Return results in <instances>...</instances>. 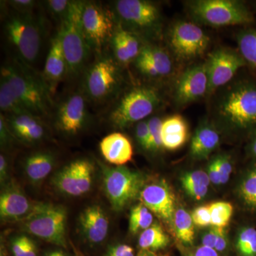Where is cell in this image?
<instances>
[{
	"label": "cell",
	"mask_w": 256,
	"mask_h": 256,
	"mask_svg": "<svg viewBox=\"0 0 256 256\" xmlns=\"http://www.w3.org/2000/svg\"><path fill=\"white\" fill-rule=\"evenodd\" d=\"M1 78L8 82L24 107L38 117L50 114L53 107L52 92L42 76L21 60H14L1 68Z\"/></svg>",
	"instance_id": "6da1fadb"
},
{
	"label": "cell",
	"mask_w": 256,
	"mask_h": 256,
	"mask_svg": "<svg viewBox=\"0 0 256 256\" xmlns=\"http://www.w3.org/2000/svg\"><path fill=\"white\" fill-rule=\"evenodd\" d=\"M217 117L229 127L239 130L256 129V82L240 80L223 92L215 111Z\"/></svg>",
	"instance_id": "7a4b0ae2"
},
{
	"label": "cell",
	"mask_w": 256,
	"mask_h": 256,
	"mask_svg": "<svg viewBox=\"0 0 256 256\" xmlns=\"http://www.w3.org/2000/svg\"><path fill=\"white\" fill-rule=\"evenodd\" d=\"M118 24L126 31L146 38H159L162 15L156 3L146 0H118L112 9Z\"/></svg>",
	"instance_id": "3957f363"
},
{
	"label": "cell",
	"mask_w": 256,
	"mask_h": 256,
	"mask_svg": "<svg viewBox=\"0 0 256 256\" xmlns=\"http://www.w3.org/2000/svg\"><path fill=\"white\" fill-rule=\"evenodd\" d=\"M159 89L150 85L134 86L124 92L111 109L108 120L114 127L124 129L144 120L161 105Z\"/></svg>",
	"instance_id": "277c9868"
},
{
	"label": "cell",
	"mask_w": 256,
	"mask_h": 256,
	"mask_svg": "<svg viewBox=\"0 0 256 256\" xmlns=\"http://www.w3.org/2000/svg\"><path fill=\"white\" fill-rule=\"evenodd\" d=\"M186 8L197 24L220 28L254 22L252 11L236 0H194L186 2Z\"/></svg>",
	"instance_id": "5b68a950"
},
{
	"label": "cell",
	"mask_w": 256,
	"mask_h": 256,
	"mask_svg": "<svg viewBox=\"0 0 256 256\" xmlns=\"http://www.w3.org/2000/svg\"><path fill=\"white\" fill-rule=\"evenodd\" d=\"M84 2L74 1L58 30L68 65V76L70 77L77 76L85 72L92 50L82 32V13Z\"/></svg>",
	"instance_id": "8992f818"
},
{
	"label": "cell",
	"mask_w": 256,
	"mask_h": 256,
	"mask_svg": "<svg viewBox=\"0 0 256 256\" xmlns=\"http://www.w3.org/2000/svg\"><path fill=\"white\" fill-rule=\"evenodd\" d=\"M41 18L33 12L14 13L5 22V33L18 52L20 60L30 66L34 63L41 50L43 28Z\"/></svg>",
	"instance_id": "52a82bcc"
},
{
	"label": "cell",
	"mask_w": 256,
	"mask_h": 256,
	"mask_svg": "<svg viewBox=\"0 0 256 256\" xmlns=\"http://www.w3.org/2000/svg\"><path fill=\"white\" fill-rule=\"evenodd\" d=\"M82 92L94 104H104L114 97L122 82L121 66L112 56L100 55L84 72Z\"/></svg>",
	"instance_id": "ba28073f"
},
{
	"label": "cell",
	"mask_w": 256,
	"mask_h": 256,
	"mask_svg": "<svg viewBox=\"0 0 256 256\" xmlns=\"http://www.w3.org/2000/svg\"><path fill=\"white\" fill-rule=\"evenodd\" d=\"M66 210L50 203H37L23 218V227L28 233L42 240L66 247Z\"/></svg>",
	"instance_id": "9c48e42d"
},
{
	"label": "cell",
	"mask_w": 256,
	"mask_h": 256,
	"mask_svg": "<svg viewBox=\"0 0 256 256\" xmlns=\"http://www.w3.org/2000/svg\"><path fill=\"white\" fill-rule=\"evenodd\" d=\"M102 172L104 192L116 212L124 210L139 197L146 184L144 175L126 166H102Z\"/></svg>",
	"instance_id": "30bf717a"
},
{
	"label": "cell",
	"mask_w": 256,
	"mask_h": 256,
	"mask_svg": "<svg viewBox=\"0 0 256 256\" xmlns=\"http://www.w3.org/2000/svg\"><path fill=\"white\" fill-rule=\"evenodd\" d=\"M82 32L92 50L102 55L110 44L118 24L112 10L95 2H84L82 13Z\"/></svg>",
	"instance_id": "8fae6325"
},
{
	"label": "cell",
	"mask_w": 256,
	"mask_h": 256,
	"mask_svg": "<svg viewBox=\"0 0 256 256\" xmlns=\"http://www.w3.org/2000/svg\"><path fill=\"white\" fill-rule=\"evenodd\" d=\"M210 43V36L195 22L178 21L168 31V45L180 62H191L201 56Z\"/></svg>",
	"instance_id": "7c38bea8"
},
{
	"label": "cell",
	"mask_w": 256,
	"mask_h": 256,
	"mask_svg": "<svg viewBox=\"0 0 256 256\" xmlns=\"http://www.w3.org/2000/svg\"><path fill=\"white\" fill-rule=\"evenodd\" d=\"M94 170V164L90 160H74L56 173L52 182L64 194L82 196L92 188Z\"/></svg>",
	"instance_id": "4fadbf2b"
},
{
	"label": "cell",
	"mask_w": 256,
	"mask_h": 256,
	"mask_svg": "<svg viewBox=\"0 0 256 256\" xmlns=\"http://www.w3.org/2000/svg\"><path fill=\"white\" fill-rule=\"evenodd\" d=\"M88 100L82 90L69 94L57 106L55 124L64 134L76 136L86 126L89 119Z\"/></svg>",
	"instance_id": "5bb4252c"
},
{
	"label": "cell",
	"mask_w": 256,
	"mask_h": 256,
	"mask_svg": "<svg viewBox=\"0 0 256 256\" xmlns=\"http://www.w3.org/2000/svg\"><path fill=\"white\" fill-rule=\"evenodd\" d=\"M208 78V94L224 86L232 80L237 72L246 63L238 52L218 48L208 55L206 62Z\"/></svg>",
	"instance_id": "9a60e30c"
},
{
	"label": "cell",
	"mask_w": 256,
	"mask_h": 256,
	"mask_svg": "<svg viewBox=\"0 0 256 256\" xmlns=\"http://www.w3.org/2000/svg\"><path fill=\"white\" fill-rule=\"evenodd\" d=\"M208 78L206 62L184 70L174 90V100L178 106H186L208 95Z\"/></svg>",
	"instance_id": "2e32d148"
},
{
	"label": "cell",
	"mask_w": 256,
	"mask_h": 256,
	"mask_svg": "<svg viewBox=\"0 0 256 256\" xmlns=\"http://www.w3.org/2000/svg\"><path fill=\"white\" fill-rule=\"evenodd\" d=\"M139 200L160 220L168 224L173 223L175 196L164 180L146 184L140 194Z\"/></svg>",
	"instance_id": "e0dca14e"
},
{
	"label": "cell",
	"mask_w": 256,
	"mask_h": 256,
	"mask_svg": "<svg viewBox=\"0 0 256 256\" xmlns=\"http://www.w3.org/2000/svg\"><path fill=\"white\" fill-rule=\"evenodd\" d=\"M134 63L138 72L142 76L156 80L171 75L174 66L171 56L166 50L149 43L143 44L140 53Z\"/></svg>",
	"instance_id": "ac0fdd59"
},
{
	"label": "cell",
	"mask_w": 256,
	"mask_h": 256,
	"mask_svg": "<svg viewBox=\"0 0 256 256\" xmlns=\"http://www.w3.org/2000/svg\"><path fill=\"white\" fill-rule=\"evenodd\" d=\"M42 76L52 95L54 94L58 82L68 76V65L58 32L50 42V50Z\"/></svg>",
	"instance_id": "d6986e66"
},
{
	"label": "cell",
	"mask_w": 256,
	"mask_h": 256,
	"mask_svg": "<svg viewBox=\"0 0 256 256\" xmlns=\"http://www.w3.org/2000/svg\"><path fill=\"white\" fill-rule=\"evenodd\" d=\"M8 124L16 139L26 144L41 142L46 131L41 118L30 112L8 116Z\"/></svg>",
	"instance_id": "ffe728a7"
},
{
	"label": "cell",
	"mask_w": 256,
	"mask_h": 256,
	"mask_svg": "<svg viewBox=\"0 0 256 256\" xmlns=\"http://www.w3.org/2000/svg\"><path fill=\"white\" fill-rule=\"evenodd\" d=\"M32 205L21 188L14 183L5 186L0 196V215L6 220H23Z\"/></svg>",
	"instance_id": "44dd1931"
},
{
	"label": "cell",
	"mask_w": 256,
	"mask_h": 256,
	"mask_svg": "<svg viewBox=\"0 0 256 256\" xmlns=\"http://www.w3.org/2000/svg\"><path fill=\"white\" fill-rule=\"evenodd\" d=\"M144 43L137 35L121 28L118 24L110 45L112 57L121 66H127L138 58Z\"/></svg>",
	"instance_id": "7402d4cb"
},
{
	"label": "cell",
	"mask_w": 256,
	"mask_h": 256,
	"mask_svg": "<svg viewBox=\"0 0 256 256\" xmlns=\"http://www.w3.org/2000/svg\"><path fill=\"white\" fill-rule=\"evenodd\" d=\"M82 235L92 244H100L107 237L109 220L104 210L98 205L88 206L79 218Z\"/></svg>",
	"instance_id": "603a6c76"
},
{
	"label": "cell",
	"mask_w": 256,
	"mask_h": 256,
	"mask_svg": "<svg viewBox=\"0 0 256 256\" xmlns=\"http://www.w3.org/2000/svg\"><path fill=\"white\" fill-rule=\"evenodd\" d=\"M101 154L108 162L122 166L132 160V143L122 133L116 132L106 136L100 142Z\"/></svg>",
	"instance_id": "cb8c5ba5"
},
{
	"label": "cell",
	"mask_w": 256,
	"mask_h": 256,
	"mask_svg": "<svg viewBox=\"0 0 256 256\" xmlns=\"http://www.w3.org/2000/svg\"><path fill=\"white\" fill-rule=\"evenodd\" d=\"M161 134L163 148L170 151L176 150L188 140V124L180 114L170 116L162 120Z\"/></svg>",
	"instance_id": "d4e9b609"
},
{
	"label": "cell",
	"mask_w": 256,
	"mask_h": 256,
	"mask_svg": "<svg viewBox=\"0 0 256 256\" xmlns=\"http://www.w3.org/2000/svg\"><path fill=\"white\" fill-rule=\"evenodd\" d=\"M220 136L214 127L207 122L200 124L192 137L190 154L198 160L205 159L216 149Z\"/></svg>",
	"instance_id": "484cf974"
},
{
	"label": "cell",
	"mask_w": 256,
	"mask_h": 256,
	"mask_svg": "<svg viewBox=\"0 0 256 256\" xmlns=\"http://www.w3.org/2000/svg\"><path fill=\"white\" fill-rule=\"evenodd\" d=\"M55 165V156L48 151H40L26 156L24 169L28 180L33 184L43 181L52 172Z\"/></svg>",
	"instance_id": "4316f807"
},
{
	"label": "cell",
	"mask_w": 256,
	"mask_h": 256,
	"mask_svg": "<svg viewBox=\"0 0 256 256\" xmlns=\"http://www.w3.org/2000/svg\"><path fill=\"white\" fill-rule=\"evenodd\" d=\"M170 237L159 224L154 223L143 230L138 239V246L142 250L156 252L169 245Z\"/></svg>",
	"instance_id": "83f0119b"
},
{
	"label": "cell",
	"mask_w": 256,
	"mask_h": 256,
	"mask_svg": "<svg viewBox=\"0 0 256 256\" xmlns=\"http://www.w3.org/2000/svg\"><path fill=\"white\" fill-rule=\"evenodd\" d=\"M236 38L239 53L246 65L256 70V28L240 30Z\"/></svg>",
	"instance_id": "f1b7e54d"
},
{
	"label": "cell",
	"mask_w": 256,
	"mask_h": 256,
	"mask_svg": "<svg viewBox=\"0 0 256 256\" xmlns=\"http://www.w3.org/2000/svg\"><path fill=\"white\" fill-rule=\"evenodd\" d=\"M175 233L180 242L186 245H191L194 240V224L192 215L184 208L175 212L174 220Z\"/></svg>",
	"instance_id": "f546056e"
},
{
	"label": "cell",
	"mask_w": 256,
	"mask_h": 256,
	"mask_svg": "<svg viewBox=\"0 0 256 256\" xmlns=\"http://www.w3.org/2000/svg\"><path fill=\"white\" fill-rule=\"evenodd\" d=\"M0 108L1 112L6 116L28 112L3 78H0Z\"/></svg>",
	"instance_id": "4dcf8cb0"
},
{
	"label": "cell",
	"mask_w": 256,
	"mask_h": 256,
	"mask_svg": "<svg viewBox=\"0 0 256 256\" xmlns=\"http://www.w3.org/2000/svg\"><path fill=\"white\" fill-rule=\"evenodd\" d=\"M153 214L142 203L131 208L129 217V230L132 234L143 232L153 224Z\"/></svg>",
	"instance_id": "1f68e13d"
},
{
	"label": "cell",
	"mask_w": 256,
	"mask_h": 256,
	"mask_svg": "<svg viewBox=\"0 0 256 256\" xmlns=\"http://www.w3.org/2000/svg\"><path fill=\"white\" fill-rule=\"evenodd\" d=\"M238 194L248 208L256 210V166L244 175L239 185Z\"/></svg>",
	"instance_id": "d6a6232c"
},
{
	"label": "cell",
	"mask_w": 256,
	"mask_h": 256,
	"mask_svg": "<svg viewBox=\"0 0 256 256\" xmlns=\"http://www.w3.org/2000/svg\"><path fill=\"white\" fill-rule=\"evenodd\" d=\"M210 226L225 228L233 214V206L228 202H216L210 204Z\"/></svg>",
	"instance_id": "836d02e7"
},
{
	"label": "cell",
	"mask_w": 256,
	"mask_h": 256,
	"mask_svg": "<svg viewBox=\"0 0 256 256\" xmlns=\"http://www.w3.org/2000/svg\"><path fill=\"white\" fill-rule=\"evenodd\" d=\"M236 246L240 256H256V229L242 228L237 236Z\"/></svg>",
	"instance_id": "e575fe53"
},
{
	"label": "cell",
	"mask_w": 256,
	"mask_h": 256,
	"mask_svg": "<svg viewBox=\"0 0 256 256\" xmlns=\"http://www.w3.org/2000/svg\"><path fill=\"white\" fill-rule=\"evenodd\" d=\"M12 252L14 256H37L34 242L26 235H20L12 240Z\"/></svg>",
	"instance_id": "d590c367"
},
{
	"label": "cell",
	"mask_w": 256,
	"mask_h": 256,
	"mask_svg": "<svg viewBox=\"0 0 256 256\" xmlns=\"http://www.w3.org/2000/svg\"><path fill=\"white\" fill-rule=\"evenodd\" d=\"M74 2V1L69 0H48L44 2V4L48 14L62 23L68 14Z\"/></svg>",
	"instance_id": "8d00e7d4"
},
{
	"label": "cell",
	"mask_w": 256,
	"mask_h": 256,
	"mask_svg": "<svg viewBox=\"0 0 256 256\" xmlns=\"http://www.w3.org/2000/svg\"><path fill=\"white\" fill-rule=\"evenodd\" d=\"M163 120L154 116L148 120V126L150 130V148L149 151L156 152L163 148L162 141V124Z\"/></svg>",
	"instance_id": "74e56055"
},
{
	"label": "cell",
	"mask_w": 256,
	"mask_h": 256,
	"mask_svg": "<svg viewBox=\"0 0 256 256\" xmlns=\"http://www.w3.org/2000/svg\"><path fill=\"white\" fill-rule=\"evenodd\" d=\"M182 185L200 184L210 186V181L208 174L202 170H194L185 173L181 178Z\"/></svg>",
	"instance_id": "f35d334b"
},
{
	"label": "cell",
	"mask_w": 256,
	"mask_h": 256,
	"mask_svg": "<svg viewBox=\"0 0 256 256\" xmlns=\"http://www.w3.org/2000/svg\"><path fill=\"white\" fill-rule=\"evenodd\" d=\"M136 137L139 146L149 151L150 130L148 120L140 121L136 124Z\"/></svg>",
	"instance_id": "ab89813d"
},
{
	"label": "cell",
	"mask_w": 256,
	"mask_h": 256,
	"mask_svg": "<svg viewBox=\"0 0 256 256\" xmlns=\"http://www.w3.org/2000/svg\"><path fill=\"white\" fill-rule=\"evenodd\" d=\"M192 218L194 225L206 227L210 225V214L208 205L198 206L193 210Z\"/></svg>",
	"instance_id": "60d3db41"
},
{
	"label": "cell",
	"mask_w": 256,
	"mask_h": 256,
	"mask_svg": "<svg viewBox=\"0 0 256 256\" xmlns=\"http://www.w3.org/2000/svg\"><path fill=\"white\" fill-rule=\"evenodd\" d=\"M215 158L220 170V184H225L226 183L228 182L233 170L232 161L230 158L226 154H222V156H216Z\"/></svg>",
	"instance_id": "b9f144b4"
},
{
	"label": "cell",
	"mask_w": 256,
	"mask_h": 256,
	"mask_svg": "<svg viewBox=\"0 0 256 256\" xmlns=\"http://www.w3.org/2000/svg\"><path fill=\"white\" fill-rule=\"evenodd\" d=\"M15 136L10 129L8 120L4 114H0V142L2 146H9Z\"/></svg>",
	"instance_id": "7bdbcfd3"
},
{
	"label": "cell",
	"mask_w": 256,
	"mask_h": 256,
	"mask_svg": "<svg viewBox=\"0 0 256 256\" xmlns=\"http://www.w3.org/2000/svg\"><path fill=\"white\" fill-rule=\"evenodd\" d=\"M8 4L18 13L33 12L37 3L34 0H12L8 1Z\"/></svg>",
	"instance_id": "ee69618b"
},
{
	"label": "cell",
	"mask_w": 256,
	"mask_h": 256,
	"mask_svg": "<svg viewBox=\"0 0 256 256\" xmlns=\"http://www.w3.org/2000/svg\"><path fill=\"white\" fill-rule=\"evenodd\" d=\"M182 188L188 196L196 200H203L208 193V186L205 185L185 184Z\"/></svg>",
	"instance_id": "f6af8a7d"
},
{
	"label": "cell",
	"mask_w": 256,
	"mask_h": 256,
	"mask_svg": "<svg viewBox=\"0 0 256 256\" xmlns=\"http://www.w3.org/2000/svg\"><path fill=\"white\" fill-rule=\"evenodd\" d=\"M216 234V242L214 249L217 252H223L226 249L228 246V238H227L226 233L224 228H218L215 227Z\"/></svg>",
	"instance_id": "bcb514c9"
},
{
	"label": "cell",
	"mask_w": 256,
	"mask_h": 256,
	"mask_svg": "<svg viewBox=\"0 0 256 256\" xmlns=\"http://www.w3.org/2000/svg\"><path fill=\"white\" fill-rule=\"evenodd\" d=\"M107 256H136L132 247L126 244H119L110 248Z\"/></svg>",
	"instance_id": "7dc6e473"
},
{
	"label": "cell",
	"mask_w": 256,
	"mask_h": 256,
	"mask_svg": "<svg viewBox=\"0 0 256 256\" xmlns=\"http://www.w3.org/2000/svg\"><path fill=\"white\" fill-rule=\"evenodd\" d=\"M210 182L216 185L220 184V170H218V164H217L216 158L210 162L208 166V172H207Z\"/></svg>",
	"instance_id": "c3c4849f"
},
{
	"label": "cell",
	"mask_w": 256,
	"mask_h": 256,
	"mask_svg": "<svg viewBox=\"0 0 256 256\" xmlns=\"http://www.w3.org/2000/svg\"><path fill=\"white\" fill-rule=\"evenodd\" d=\"M216 236V228L215 227H213V228L208 230V232H206V233L203 236V237H202V246L214 249Z\"/></svg>",
	"instance_id": "681fc988"
},
{
	"label": "cell",
	"mask_w": 256,
	"mask_h": 256,
	"mask_svg": "<svg viewBox=\"0 0 256 256\" xmlns=\"http://www.w3.org/2000/svg\"><path fill=\"white\" fill-rule=\"evenodd\" d=\"M190 256H218V254L215 249L201 246L197 248Z\"/></svg>",
	"instance_id": "f907efd6"
},
{
	"label": "cell",
	"mask_w": 256,
	"mask_h": 256,
	"mask_svg": "<svg viewBox=\"0 0 256 256\" xmlns=\"http://www.w3.org/2000/svg\"><path fill=\"white\" fill-rule=\"evenodd\" d=\"M8 162L4 154L0 156V180L1 182H4L8 178Z\"/></svg>",
	"instance_id": "816d5d0a"
},
{
	"label": "cell",
	"mask_w": 256,
	"mask_h": 256,
	"mask_svg": "<svg viewBox=\"0 0 256 256\" xmlns=\"http://www.w3.org/2000/svg\"><path fill=\"white\" fill-rule=\"evenodd\" d=\"M248 152L252 158L256 159V129L252 132V138L248 146Z\"/></svg>",
	"instance_id": "f5cc1de1"
},
{
	"label": "cell",
	"mask_w": 256,
	"mask_h": 256,
	"mask_svg": "<svg viewBox=\"0 0 256 256\" xmlns=\"http://www.w3.org/2000/svg\"><path fill=\"white\" fill-rule=\"evenodd\" d=\"M45 256H67V255L62 250H57L48 252Z\"/></svg>",
	"instance_id": "db71d44e"
},
{
	"label": "cell",
	"mask_w": 256,
	"mask_h": 256,
	"mask_svg": "<svg viewBox=\"0 0 256 256\" xmlns=\"http://www.w3.org/2000/svg\"><path fill=\"white\" fill-rule=\"evenodd\" d=\"M137 256H162L158 255L156 252H150V250H142L138 254Z\"/></svg>",
	"instance_id": "11a10c76"
}]
</instances>
